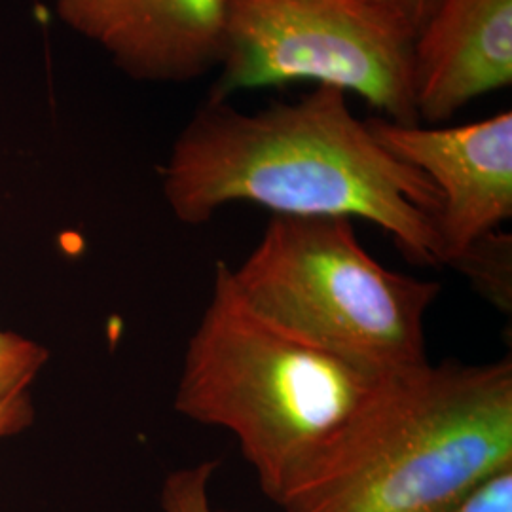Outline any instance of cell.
Masks as SVG:
<instances>
[{
	"label": "cell",
	"mask_w": 512,
	"mask_h": 512,
	"mask_svg": "<svg viewBox=\"0 0 512 512\" xmlns=\"http://www.w3.org/2000/svg\"><path fill=\"white\" fill-rule=\"evenodd\" d=\"M385 10L391 18L397 19L404 29L416 37L444 0H368Z\"/></svg>",
	"instance_id": "obj_13"
},
{
	"label": "cell",
	"mask_w": 512,
	"mask_h": 512,
	"mask_svg": "<svg viewBox=\"0 0 512 512\" xmlns=\"http://www.w3.org/2000/svg\"><path fill=\"white\" fill-rule=\"evenodd\" d=\"M33 421V406L27 393H19L0 403V439L19 433Z\"/></svg>",
	"instance_id": "obj_14"
},
{
	"label": "cell",
	"mask_w": 512,
	"mask_h": 512,
	"mask_svg": "<svg viewBox=\"0 0 512 512\" xmlns=\"http://www.w3.org/2000/svg\"><path fill=\"white\" fill-rule=\"evenodd\" d=\"M76 35L141 82H192L219 67L226 0H54Z\"/></svg>",
	"instance_id": "obj_7"
},
{
	"label": "cell",
	"mask_w": 512,
	"mask_h": 512,
	"mask_svg": "<svg viewBox=\"0 0 512 512\" xmlns=\"http://www.w3.org/2000/svg\"><path fill=\"white\" fill-rule=\"evenodd\" d=\"M458 512H512V469L488 480Z\"/></svg>",
	"instance_id": "obj_12"
},
{
	"label": "cell",
	"mask_w": 512,
	"mask_h": 512,
	"mask_svg": "<svg viewBox=\"0 0 512 512\" xmlns=\"http://www.w3.org/2000/svg\"><path fill=\"white\" fill-rule=\"evenodd\" d=\"M412 44L368 0H226L219 80L207 99L308 80L357 93L385 120L416 126Z\"/></svg>",
	"instance_id": "obj_5"
},
{
	"label": "cell",
	"mask_w": 512,
	"mask_h": 512,
	"mask_svg": "<svg viewBox=\"0 0 512 512\" xmlns=\"http://www.w3.org/2000/svg\"><path fill=\"white\" fill-rule=\"evenodd\" d=\"M230 277L256 313L327 348L401 374L429 365L423 323L439 285L387 270L353 220L274 215Z\"/></svg>",
	"instance_id": "obj_4"
},
{
	"label": "cell",
	"mask_w": 512,
	"mask_h": 512,
	"mask_svg": "<svg viewBox=\"0 0 512 512\" xmlns=\"http://www.w3.org/2000/svg\"><path fill=\"white\" fill-rule=\"evenodd\" d=\"M219 459H207L194 467L179 469L167 476L162 490L165 512H228L211 501V480L219 471Z\"/></svg>",
	"instance_id": "obj_11"
},
{
	"label": "cell",
	"mask_w": 512,
	"mask_h": 512,
	"mask_svg": "<svg viewBox=\"0 0 512 512\" xmlns=\"http://www.w3.org/2000/svg\"><path fill=\"white\" fill-rule=\"evenodd\" d=\"M46 361L48 351L37 342L0 330V403L27 393V387Z\"/></svg>",
	"instance_id": "obj_10"
},
{
	"label": "cell",
	"mask_w": 512,
	"mask_h": 512,
	"mask_svg": "<svg viewBox=\"0 0 512 512\" xmlns=\"http://www.w3.org/2000/svg\"><path fill=\"white\" fill-rule=\"evenodd\" d=\"M382 147L420 169L440 194V264L452 266L475 241L512 217V112L450 128L366 120Z\"/></svg>",
	"instance_id": "obj_6"
},
{
	"label": "cell",
	"mask_w": 512,
	"mask_h": 512,
	"mask_svg": "<svg viewBox=\"0 0 512 512\" xmlns=\"http://www.w3.org/2000/svg\"><path fill=\"white\" fill-rule=\"evenodd\" d=\"M512 84V0H444L412 44L421 122L437 126Z\"/></svg>",
	"instance_id": "obj_8"
},
{
	"label": "cell",
	"mask_w": 512,
	"mask_h": 512,
	"mask_svg": "<svg viewBox=\"0 0 512 512\" xmlns=\"http://www.w3.org/2000/svg\"><path fill=\"white\" fill-rule=\"evenodd\" d=\"M452 266L467 275L476 291L484 294L499 310L511 311V234L495 230L478 239Z\"/></svg>",
	"instance_id": "obj_9"
},
{
	"label": "cell",
	"mask_w": 512,
	"mask_h": 512,
	"mask_svg": "<svg viewBox=\"0 0 512 512\" xmlns=\"http://www.w3.org/2000/svg\"><path fill=\"white\" fill-rule=\"evenodd\" d=\"M412 374L266 319L239 296L230 266L219 262L209 304L186 346L175 408L188 420L230 431L260 490L281 507L378 420Z\"/></svg>",
	"instance_id": "obj_2"
},
{
	"label": "cell",
	"mask_w": 512,
	"mask_h": 512,
	"mask_svg": "<svg viewBox=\"0 0 512 512\" xmlns=\"http://www.w3.org/2000/svg\"><path fill=\"white\" fill-rule=\"evenodd\" d=\"M512 469L511 355L431 363L404 380L348 450L285 512H458Z\"/></svg>",
	"instance_id": "obj_3"
},
{
	"label": "cell",
	"mask_w": 512,
	"mask_h": 512,
	"mask_svg": "<svg viewBox=\"0 0 512 512\" xmlns=\"http://www.w3.org/2000/svg\"><path fill=\"white\" fill-rule=\"evenodd\" d=\"M177 219L200 226L230 203L285 217L361 219L385 230L406 258L439 266L440 194L420 169L393 156L330 86L243 112L207 99L162 169Z\"/></svg>",
	"instance_id": "obj_1"
}]
</instances>
